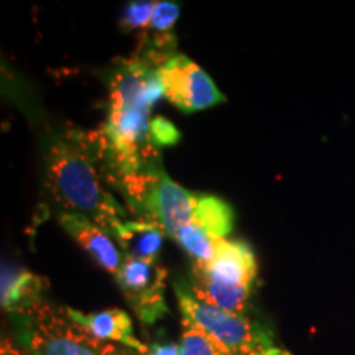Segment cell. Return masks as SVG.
Wrapping results in <instances>:
<instances>
[{"mask_svg":"<svg viewBox=\"0 0 355 355\" xmlns=\"http://www.w3.org/2000/svg\"><path fill=\"white\" fill-rule=\"evenodd\" d=\"M132 58L115 68L109 79V114L99 141L117 180L158 170V148L173 145L180 133L152 109L163 86L158 66L163 60Z\"/></svg>","mask_w":355,"mask_h":355,"instance_id":"cell-1","label":"cell"},{"mask_svg":"<svg viewBox=\"0 0 355 355\" xmlns=\"http://www.w3.org/2000/svg\"><path fill=\"white\" fill-rule=\"evenodd\" d=\"M44 186L58 212L87 217L112 235L127 219V211L104 186L96 157L86 139L58 135L44 153Z\"/></svg>","mask_w":355,"mask_h":355,"instance_id":"cell-2","label":"cell"},{"mask_svg":"<svg viewBox=\"0 0 355 355\" xmlns=\"http://www.w3.org/2000/svg\"><path fill=\"white\" fill-rule=\"evenodd\" d=\"M119 186L144 217L175 239L184 225L194 224L219 239H227L234 227V212L227 202L209 194H196L175 183L162 168L123 176Z\"/></svg>","mask_w":355,"mask_h":355,"instance_id":"cell-3","label":"cell"},{"mask_svg":"<svg viewBox=\"0 0 355 355\" xmlns=\"http://www.w3.org/2000/svg\"><path fill=\"white\" fill-rule=\"evenodd\" d=\"M17 343L30 355H141L104 343L46 300L10 314Z\"/></svg>","mask_w":355,"mask_h":355,"instance_id":"cell-4","label":"cell"},{"mask_svg":"<svg viewBox=\"0 0 355 355\" xmlns=\"http://www.w3.org/2000/svg\"><path fill=\"white\" fill-rule=\"evenodd\" d=\"M259 275L252 248L224 239L207 263H193L186 288L202 303L229 313L247 314L254 283Z\"/></svg>","mask_w":355,"mask_h":355,"instance_id":"cell-5","label":"cell"},{"mask_svg":"<svg viewBox=\"0 0 355 355\" xmlns=\"http://www.w3.org/2000/svg\"><path fill=\"white\" fill-rule=\"evenodd\" d=\"M175 291L181 314L196 321L235 355H290L275 343L272 332L247 314L229 313L202 303L191 295L184 283H176Z\"/></svg>","mask_w":355,"mask_h":355,"instance_id":"cell-6","label":"cell"},{"mask_svg":"<svg viewBox=\"0 0 355 355\" xmlns=\"http://www.w3.org/2000/svg\"><path fill=\"white\" fill-rule=\"evenodd\" d=\"M163 96L183 112L214 107L224 96L206 71L181 53H171L158 66Z\"/></svg>","mask_w":355,"mask_h":355,"instance_id":"cell-7","label":"cell"},{"mask_svg":"<svg viewBox=\"0 0 355 355\" xmlns=\"http://www.w3.org/2000/svg\"><path fill=\"white\" fill-rule=\"evenodd\" d=\"M115 282L144 324H155L168 313L166 270L158 261L125 259L115 275Z\"/></svg>","mask_w":355,"mask_h":355,"instance_id":"cell-8","label":"cell"},{"mask_svg":"<svg viewBox=\"0 0 355 355\" xmlns=\"http://www.w3.org/2000/svg\"><path fill=\"white\" fill-rule=\"evenodd\" d=\"M56 219L58 224L66 230V234L73 237L78 245L83 250H86L101 268H104L114 277L117 275L125 257H123L112 235H109L104 229L89 220L87 217L79 214L58 212Z\"/></svg>","mask_w":355,"mask_h":355,"instance_id":"cell-9","label":"cell"},{"mask_svg":"<svg viewBox=\"0 0 355 355\" xmlns=\"http://www.w3.org/2000/svg\"><path fill=\"white\" fill-rule=\"evenodd\" d=\"M64 311L74 322H78L79 326L104 343L123 345L141 355H145L148 350V345H145L133 334L132 319L123 309L112 308L91 314L73 308H64Z\"/></svg>","mask_w":355,"mask_h":355,"instance_id":"cell-10","label":"cell"},{"mask_svg":"<svg viewBox=\"0 0 355 355\" xmlns=\"http://www.w3.org/2000/svg\"><path fill=\"white\" fill-rule=\"evenodd\" d=\"M44 290H46L44 278L25 268L3 265L0 301H2V309L8 316L43 301Z\"/></svg>","mask_w":355,"mask_h":355,"instance_id":"cell-11","label":"cell"},{"mask_svg":"<svg viewBox=\"0 0 355 355\" xmlns=\"http://www.w3.org/2000/svg\"><path fill=\"white\" fill-rule=\"evenodd\" d=\"M165 232L153 222L137 219L125 220L114 232V241L125 259L157 261Z\"/></svg>","mask_w":355,"mask_h":355,"instance_id":"cell-12","label":"cell"},{"mask_svg":"<svg viewBox=\"0 0 355 355\" xmlns=\"http://www.w3.org/2000/svg\"><path fill=\"white\" fill-rule=\"evenodd\" d=\"M181 355H235L217 337L186 314H181Z\"/></svg>","mask_w":355,"mask_h":355,"instance_id":"cell-13","label":"cell"},{"mask_svg":"<svg viewBox=\"0 0 355 355\" xmlns=\"http://www.w3.org/2000/svg\"><path fill=\"white\" fill-rule=\"evenodd\" d=\"M175 241L193 259V263H207L216 255L217 247L224 239L216 237L199 225L188 224L175 235Z\"/></svg>","mask_w":355,"mask_h":355,"instance_id":"cell-14","label":"cell"},{"mask_svg":"<svg viewBox=\"0 0 355 355\" xmlns=\"http://www.w3.org/2000/svg\"><path fill=\"white\" fill-rule=\"evenodd\" d=\"M180 13L181 7L176 2L159 0L155 3L150 30L155 33V43L158 44V48L168 46V37H171V30L180 19Z\"/></svg>","mask_w":355,"mask_h":355,"instance_id":"cell-15","label":"cell"},{"mask_svg":"<svg viewBox=\"0 0 355 355\" xmlns=\"http://www.w3.org/2000/svg\"><path fill=\"white\" fill-rule=\"evenodd\" d=\"M157 0H133L128 2L122 15V26L125 32H146L152 24L153 8Z\"/></svg>","mask_w":355,"mask_h":355,"instance_id":"cell-16","label":"cell"},{"mask_svg":"<svg viewBox=\"0 0 355 355\" xmlns=\"http://www.w3.org/2000/svg\"><path fill=\"white\" fill-rule=\"evenodd\" d=\"M145 355H181V347L175 343H155L148 345Z\"/></svg>","mask_w":355,"mask_h":355,"instance_id":"cell-17","label":"cell"},{"mask_svg":"<svg viewBox=\"0 0 355 355\" xmlns=\"http://www.w3.org/2000/svg\"><path fill=\"white\" fill-rule=\"evenodd\" d=\"M0 355H30L17 340L10 337H2V344H0Z\"/></svg>","mask_w":355,"mask_h":355,"instance_id":"cell-18","label":"cell"}]
</instances>
